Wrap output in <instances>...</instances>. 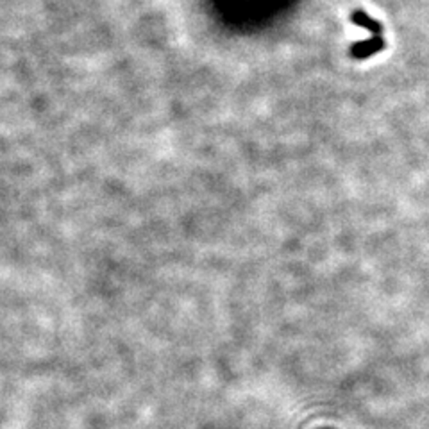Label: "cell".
<instances>
[{
  "label": "cell",
  "mask_w": 429,
  "mask_h": 429,
  "mask_svg": "<svg viewBox=\"0 0 429 429\" xmlns=\"http://www.w3.org/2000/svg\"><path fill=\"white\" fill-rule=\"evenodd\" d=\"M383 49V41H381V38H374L372 41H365L363 45H356L355 49V56H358L360 60H363V57L370 56V54L377 52V50Z\"/></svg>",
  "instance_id": "cell-1"
}]
</instances>
